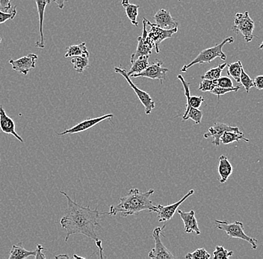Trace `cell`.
I'll return each instance as SVG.
<instances>
[{
	"label": "cell",
	"mask_w": 263,
	"mask_h": 259,
	"mask_svg": "<svg viewBox=\"0 0 263 259\" xmlns=\"http://www.w3.org/2000/svg\"><path fill=\"white\" fill-rule=\"evenodd\" d=\"M15 7L13 9L12 11L10 13H7L5 11H0V24H4L6 21H10V19H14L16 15V9Z\"/></svg>",
	"instance_id": "cell-35"
},
{
	"label": "cell",
	"mask_w": 263,
	"mask_h": 259,
	"mask_svg": "<svg viewBox=\"0 0 263 259\" xmlns=\"http://www.w3.org/2000/svg\"><path fill=\"white\" fill-rule=\"evenodd\" d=\"M154 193L153 189L141 193L137 188H132L126 196L120 199L118 204L110 206L109 211L105 214L115 216L121 213L123 217H126L145 210L149 212H156V206H154L153 202L149 200Z\"/></svg>",
	"instance_id": "cell-2"
},
{
	"label": "cell",
	"mask_w": 263,
	"mask_h": 259,
	"mask_svg": "<svg viewBox=\"0 0 263 259\" xmlns=\"http://www.w3.org/2000/svg\"><path fill=\"white\" fill-rule=\"evenodd\" d=\"M201 79L198 89L202 92H210L213 91L215 87H216L213 80L207 79V78H201Z\"/></svg>",
	"instance_id": "cell-34"
},
{
	"label": "cell",
	"mask_w": 263,
	"mask_h": 259,
	"mask_svg": "<svg viewBox=\"0 0 263 259\" xmlns=\"http://www.w3.org/2000/svg\"><path fill=\"white\" fill-rule=\"evenodd\" d=\"M115 72H116L118 74L122 75L123 78L126 79V81L129 84V86L131 87L132 89H133L134 92L136 93V94L137 95L138 98H139L141 104L144 106L145 114H147V115L151 114L153 110L155 109L156 103L155 102L153 101L149 93L142 91V90L139 89L137 85H135V84L132 82L130 77L128 75L127 72H126L125 69L121 68V67H115Z\"/></svg>",
	"instance_id": "cell-6"
},
{
	"label": "cell",
	"mask_w": 263,
	"mask_h": 259,
	"mask_svg": "<svg viewBox=\"0 0 263 259\" xmlns=\"http://www.w3.org/2000/svg\"><path fill=\"white\" fill-rule=\"evenodd\" d=\"M214 83H215V86L221 87V88H233V81L231 78L227 76H221L220 78H217V79L213 80Z\"/></svg>",
	"instance_id": "cell-33"
},
{
	"label": "cell",
	"mask_w": 263,
	"mask_h": 259,
	"mask_svg": "<svg viewBox=\"0 0 263 259\" xmlns=\"http://www.w3.org/2000/svg\"><path fill=\"white\" fill-rule=\"evenodd\" d=\"M233 166L225 155H221L219 157V163H218V172L219 173L220 183L221 184L226 183L228 178L233 173Z\"/></svg>",
	"instance_id": "cell-19"
},
{
	"label": "cell",
	"mask_w": 263,
	"mask_h": 259,
	"mask_svg": "<svg viewBox=\"0 0 263 259\" xmlns=\"http://www.w3.org/2000/svg\"><path fill=\"white\" fill-rule=\"evenodd\" d=\"M36 255L35 251H28L21 245H13L10 252L9 259H24Z\"/></svg>",
	"instance_id": "cell-23"
},
{
	"label": "cell",
	"mask_w": 263,
	"mask_h": 259,
	"mask_svg": "<svg viewBox=\"0 0 263 259\" xmlns=\"http://www.w3.org/2000/svg\"><path fill=\"white\" fill-rule=\"evenodd\" d=\"M240 87H233V88H221V87H215L213 91H210V93H213V94L217 95L218 97H219L221 95L226 94V93L230 92H237L238 91L240 90Z\"/></svg>",
	"instance_id": "cell-32"
},
{
	"label": "cell",
	"mask_w": 263,
	"mask_h": 259,
	"mask_svg": "<svg viewBox=\"0 0 263 259\" xmlns=\"http://www.w3.org/2000/svg\"><path fill=\"white\" fill-rule=\"evenodd\" d=\"M147 22L146 18H143V31L142 34L138 37V46L136 52L131 55L130 62H134L136 59L144 55H151L152 54V50L154 48L152 43L147 36Z\"/></svg>",
	"instance_id": "cell-9"
},
{
	"label": "cell",
	"mask_w": 263,
	"mask_h": 259,
	"mask_svg": "<svg viewBox=\"0 0 263 259\" xmlns=\"http://www.w3.org/2000/svg\"><path fill=\"white\" fill-rule=\"evenodd\" d=\"M259 50L263 51V42L261 43L260 45H259Z\"/></svg>",
	"instance_id": "cell-40"
},
{
	"label": "cell",
	"mask_w": 263,
	"mask_h": 259,
	"mask_svg": "<svg viewBox=\"0 0 263 259\" xmlns=\"http://www.w3.org/2000/svg\"><path fill=\"white\" fill-rule=\"evenodd\" d=\"M2 42V38H0V44H1Z\"/></svg>",
	"instance_id": "cell-42"
},
{
	"label": "cell",
	"mask_w": 263,
	"mask_h": 259,
	"mask_svg": "<svg viewBox=\"0 0 263 259\" xmlns=\"http://www.w3.org/2000/svg\"><path fill=\"white\" fill-rule=\"evenodd\" d=\"M146 22H147V25L149 26V32H147L148 37L152 43L156 53H159V45L161 43L166 39L170 38L174 34L177 33L178 32V28L166 30L156 26L155 24L149 22L147 19H146Z\"/></svg>",
	"instance_id": "cell-7"
},
{
	"label": "cell",
	"mask_w": 263,
	"mask_h": 259,
	"mask_svg": "<svg viewBox=\"0 0 263 259\" xmlns=\"http://www.w3.org/2000/svg\"><path fill=\"white\" fill-rule=\"evenodd\" d=\"M234 132L237 133H242L236 126H231L222 123H215V124L209 129L208 132L203 134V137L207 139L213 137V144L218 147L221 144V137L225 132Z\"/></svg>",
	"instance_id": "cell-14"
},
{
	"label": "cell",
	"mask_w": 263,
	"mask_h": 259,
	"mask_svg": "<svg viewBox=\"0 0 263 259\" xmlns=\"http://www.w3.org/2000/svg\"><path fill=\"white\" fill-rule=\"evenodd\" d=\"M194 193H195V191H194L193 189L190 190L182 199L177 202V203L169 205V206H164L160 204L156 206V212L158 214L159 222L164 223L172 220L176 211H177L178 208L181 206V204H182L185 200L188 199L189 196L193 195Z\"/></svg>",
	"instance_id": "cell-11"
},
{
	"label": "cell",
	"mask_w": 263,
	"mask_h": 259,
	"mask_svg": "<svg viewBox=\"0 0 263 259\" xmlns=\"http://www.w3.org/2000/svg\"><path fill=\"white\" fill-rule=\"evenodd\" d=\"M254 21L250 17L249 13H236L234 18V25L232 30L236 33L242 34L243 38L247 43L252 42L254 39Z\"/></svg>",
	"instance_id": "cell-5"
},
{
	"label": "cell",
	"mask_w": 263,
	"mask_h": 259,
	"mask_svg": "<svg viewBox=\"0 0 263 259\" xmlns=\"http://www.w3.org/2000/svg\"><path fill=\"white\" fill-rule=\"evenodd\" d=\"M226 67L227 64L223 63L218 65V67H213L205 72V74L201 76V78H207L210 80L217 79L221 77L222 71Z\"/></svg>",
	"instance_id": "cell-28"
},
{
	"label": "cell",
	"mask_w": 263,
	"mask_h": 259,
	"mask_svg": "<svg viewBox=\"0 0 263 259\" xmlns=\"http://www.w3.org/2000/svg\"><path fill=\"white\" fill-rule=\"evenodd\" d=\"M113 117H114V115L112 114H106V115L101 116V117L85 119V121L79 123V124L73 126V127L67 129L65 132L57 133V134L59 136H63L65 135V134L80 133V132H85V131L91 129L93 126L98 125V124H100V123L106 121V119H111Z\"/></svg>",
	"instance_id": "cell-13"
},
{
	"label": "cell",
	"mask_w": 263,
	"mask_h": 259,
	"mask_svg": "<svg viewBox=\"0 0 263 259\" xmlns=\"http://www.w3.org/2000/svg\"><path fill=\"white\" fill-rule=\"evenodd\" d=\"M55 4L57 5L58 8L60 9H63L65 8V3L68 0H52Z\"/></svg>",
	"instance_id": "cell-39"
},
{
	"label": "cell",
	"mask_w": 263,
	"mask_h": 259,
	"mask_svg": "<svg viewBox=\"0 0 263 259\" xmlns=\"http://www.w3.org/2000/svg\"><path fill=\"white\" fill-rule=\"evenodd\" d=\"M254 87L258 90H263V75H257L254 79Z\"/></svg>",
	"instance_id": "cell-36"
},
{
	"label": "cell",
	"mask_w": 263,
	"mask_h": 259,
	"mask_svg": "<svg viewBox=\"0 0 263 259\" xmlns=\"http://www.w3.org/2000/svg\"><path fill=\"white\" fill-rule=\"evenodd\" d=\"M240 141H244L246 142H249V140L244 137V134L237 133L234 132H225L221 137V143L224 145L232 144L233 142H239Z\"/></svg>",
	"instance_id": "cell-24"
},
{
	"label": "cell",
	"mask_w": 263,
	"mask_h": 259,
	"mask_svg": "<svg viewBox=\"0 0 263 259\" xmlns=\"http://www.w3.org/2000/svg\"><path fill=\"white\" fill-rule=\"evenodd\" d=\"M234 42V38L233 37H228L225 38L221 44H217L214 47L203 50L198 54V55L188 65H184L181 68L182 73H186L187 70L194 65L197 64L210 63L216 58H220L221 60L226 61L227 55L223 52V47L225 44H232Z\"/></svg>",
	"instance_id": "cell-3"
},
{
	"label": "cell",
	"mask_w": 263,
	"mask_h": 259,
	"mask_svg": "<svg viewBox=\"0 0 263 259\" xmlns=\"http://www.w3.org/2000/svg\"><path fill=\"white\" fill-rule=\"evenodd\" d=\"M154 18L156 25L162 29L170 30V29L178 28V23L172 17L170 11L167 10L159 9L156 13Z\"/></svg>",
	"instance_id": "cell-16"
},
{
	"label": "cell",
	"mask_w": 263,
	"mask_h": 259,
	"mask_svg": "<svg viewBox=\"0 0 263 259\" xmlns=\"http://www.w3.org/2000/svg\"><path fill=\"white\" fill-rule=\"evenodd\" d=\"M165 226V225H164L162 227H156L154 229V232H153V237H154V242H155V247L149 251V254H148V257L149 258L172 259L175 258L172 252L164 247L162 240H161V235H162V231H163Z\"/></svg>",
	"instance_id": "cell-8"
},
{
	"label": "cell",
	"mask_w": 263,
	"mask_h": 259,
	"mask_svg": "<svg viewBox=\"0 0 263 259\" xmlns=\"http://www.w3.org/2000/svg\"><path fill=\"white\" fill-rule=\"evenodd\" d=\"M202 117H203V112L199 109L192 107L188 111H185L182 116V119L188 121L191 119L195 123V124H200L201 123Z\"/></svg>",
	"instance_id": "cell-26"
},
{
	"label": "cell",
	"mask_w": 263,
	"mask_h": 259,
	"mask_svg": "<svg viewBox=\"0 0 263 259\" xmlns=\"http://www.w3.org/2000/svg\"><path fill=\"white\" fill-rule=\"evenodd\" d=\"M37 58L39 57L35 54L30 53L16 60L10 59L8 62L12 66L13 70L23 75H27L30 70L35 68Z\"/></svg>",
	"instance_id": "cell-12"
},
{
	"label": "cell",
	"mask_w": 263,
	"mask_h": 259,
	"mask_svg": "<svg viewBox=\"0 0 263 259\" xmlns=\"http://www.w3.org/2000/svg\"><path fill=\"white\" fill-rule=\"evenodd\" d=\"M233 255V251H228L222 246H216L213 252L214 259H228Z\"/></svg>",
	"instance_id": "cell-29"
},
{
	"label": "cell",
	"mask_w": 263,
	"mask_h": 259,
	"mask_svg": "<svg viewBox=\"0 0 263 259\" xmlns=\"http://www.w3.org/2000/svg\"><path fill=\"white\" fill-rule=\"evenodd\" d=\"M0 129L6 134H11L20 142L24 143V139L16 132L15 123L6 114L3 106H0Z\"/></svg>",
	"instance_id": "cell-15"
},
{
	"label": "cell",
	"mask_w": 263,
	"mask_h": 259,
	"mask_svg": "<svg viewBox=\"0 0 263 259\" xmlns=\"http://www.w3.org/2000/svg\"><path fill=\"white\" fill-rule=\"evenodd\" d=\"M0 7L7 12L11 9V0H0Z\"/></svg>",
	"instance_id": "cell-37"
},
{
	"label": "cell",
	"mask_w": 263,
	"mask_h": 259,
	"mask_svg": "<svg viewBox=\"0 0 263 259\" xmlns=\"http://www.w3.org/2000/svg\"><path fill=\"white\" fill-rule=\"evenodd\" d=\"M61 194L65 196L67 201V207L65 214L60 220L62 227L66 230L65 242L73 234H80L99 241L96 234L97 228H100L98 219L105 212H100L98 208L90 209L89 206L83 207L77 202L73 201L65 191H60Z\"/></svg>",
	"instance_id": "cell-1"
},
{
	"label": "cell",
	"mask_w": 263,
	"mask_h": 259,
	"mask_svg": "<svg viewBox=\"0 0 263 259\" xmlns=\"http://www.w3.org/2000/svg\"><path fill=\"white\" fill-rule=\"evenodd\" d=\"M177 212L180 214L181 219L182 220L184 223V230L186 233H192L195 232L196 235H200V230L199 229L198 223L196 217H195V211H181V210H177Z\"/></svg>",
	"instance_id": "cell-17"
},
{
	"label": "cell",
	"mask_w": 263,
	"mask_h": 259,
	"mask_svg": "<svg viewBox=\"0 0 263 259\" xmlns=\"http://www.w3.org/2000/svg\"><path fill=\"white\" fill-rule=\"evenodd\" d=\"M240 83L243 85L246 93H249L250 89L254 87V80L251 79V77L245 71L244 69L241 70V75H240Z\"/></svg>",
	"instance_id": "cell-31"
},
{
	"label": "cell",
	"mask_w": 263,
	"mask_h": 259,
	"mask_svg": "<svg viewBox=\"0 0 263 259\" xmlns=\"http://www.w3.org/2000/svg\"><path fill=\"white\" fill-rule=\"evenodd\" d=\"M210 257L211 255L204 248H200L194 251L193 252H189L185 255V258L186 259H209L210 258Z\"/></svg>",
	"instance_id": "cell-30"
},
{
	"label": "cell",
	"mask_w": 263,
	"mask_h": 259,
	"mask_svg": "<svg viewBox=\"0 0 263 259\" xmlns=\"http://www.w3.org/2000/svg\"><path fill=\"white\" fill-rule=\"evenodd\" d=\"M45 250L40 244H37V250H36V255H34V258H43L45 259L46 256L43 253L42 251Z\"/></svg>",
	"instance_id": "cell-38"
},
{
	"label": "cell",
	"mask_w": 263,
	"mask_h": 259,
	"mask_svg": "<svg viewBox=\"0 0 263 259\" xmlns=\"http://www.w3.org/2000/svg\"><path fill=\"white\" fill-rule=\"evenodd\" d=\"M73 258H83V257H80V256H78V255H73Z\"/></svg>",
	"instance_id": "cell-41"
},
{
	"label": "cell",
	"mask_w": 263,
	"mask_h": 259,
	"mask_svg": "<svg viewBox=\"0 0 263 259\" xmlns=\"http://www.w3.org/2000/svg\"><path fill=\"white\" fill-rule=\"evenodd\" d=\"M36 5H37V11L39 13V34H40V38L35 43V47L39 49L45 48L44 44V36L43 27H44V13H45L46 7L50 4V0H35Z\"/></svg>",
	"instance_id": "cell-18"
},
{
	"label": "cell",
	"mask_w": 263,
	"mask_h": 259,
	"mask_svg": "<svg viewBox=\"0 0 263 259\" xmlns=\"http://www.w3.org/2000/svg\"><path fill=\"white\" fill-rule=\"evenodd\" d=\"M73 68L77 73H82L89 67V60L86 56H75L71 59Z\"/></svg>",
	"instance_id": "cell-25"
},
{
	"label": "cell",
	"mask_w": 263,
	"mask_h": 259,
	"mask_svg": "<svg viewBox=\"0 0 263 259\" xmlns=\"http://www.w3.org/2000/svg\"><path fill=\"white\" fill-rule=\"evenodd\" d=\"M149 57V55H144V56L139 57L134 62H132L130 70L127 72L128 75L130 76L131 75L141 73L143 70H145L149 66V62H148Z\"/></svg>",
	"instance_id": "cell-22"
},
{
	"label": "cell",
	"mask_w": 263,
	"mask_h": 259,
	"mask_svg": "<svg viewBox=\"0 0 263 259\" xmlns=\"http://www.w3.org/2000/svg\"><path fill=\"white\" fill-rule=\"evenodd\" d=\"M169 71L168 69L162 67V61L156 60L155 62L151 65H149L142 72L136 74L131 75V78H138V77H144V78H151V79L159 80L160 84L165 79L166 73Z\"/></svg>",
	"instance_id": "cell-10"
},
{
	"label": "cell",
	"mask_w": 263,
	"mask_h": 259,
	"mask_svg": "<svg viewBox=\"0 0 263 259\" xmlns=\"http://www.w3.org/2000/svg\"><path fill=\"white\" fill-rule=\"evenodd\" d=\"M217 229L224 231L230 238H238L251 244L253 250L257 249V240L247 235L244 232L243 223L236 221L233 224H230L227 221H215Z\"/></svg>",
	"instance_id": "cell-4"
},
{
	"label": "cell",
	"mask_w": 263,
	"mask_h": 259,
	"mask_svg": "<svg viewBox=\"0 0 263 259\" xmlns=\"http://www.w3.org/2000/svg\"><path fill=\"white\" fill-rule=\"evenodd\" d=\"M90 53L87 49L86 44L85 42L78 45H72L67 47L65 55V58H73L75 56L89 57Z\"/></svg>",
	"instance_id": "cell-20"
},
{
	"label": "cell",
	"mask_w": 263,
	"mask_h": 259,
	"mask_svg": "<svg viewBox=\"0 0 263 259\" xmlns=\"http://www.w3.org/2000/svg\"><path fill=\"white\" fill-rule=\"evenodd\" d=\"M227 66H228V74L230 76L233 77L236 80V83H240V75H241V70L243 68L241 62L238 61V62H233Z\"/></svg>",
	"instance_id": "cell-27"
},
{
	"label": "cell",
	"mask_w": 263,
	"mask_h": 259,
	"mask_svg": "<svg viewBox=\"0 0 263 259\" xmlns=\"http://www.w3.org/2000/svg\"><path fill=\"white\" fill-rule=\"evenodd\" d=\"M0 162H1V158H0Z\"/></svg>",
	"instance_id": "cell-43"
},
{
	"label": "cell",
	"mask_w": 263,
	"mask_h": 259,
	"mask_svg": "<svg viewBox=\"0 0 263 259\" xmlns=\"http://www.w3.org/2000/svg\"><path fill=\"white\" fill-rule=\"evenodd\" d=\"M121 4H122L123 7L124 8L126 16L129 18L131 24L135 26H139L137 17L139 16V6L130 4L129 3V0H122Z\"/></svg>",
	"instance_id": "cell-21"
}]
</instances>
